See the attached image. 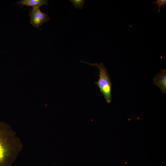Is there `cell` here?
Listing matches in <instances>:
<instances>
[{"instance_id": "obj_1", "label": "cell", "mask_w": 166, "mask_h": 166, "mask_svg": "<svg viewBox=\"0 0 166 166\" xmlns=\"http://www.w3.org/2000/svg\"><path fill=\"white\" fill-rule=\"evenodd\" d=\"M22 147L20 139L12 128L0 121V166H11Z\"/></svg>"}, {"instance_id": "obj_2", "label": "cell", "mask_w": 166, "mask_h": 166, "mask_svg": "<svg viewBox=\"0 0 166 166\" xmlns=\"http://www.w3.org/2000/svg\"><path fill=\"white\" fill-rule=\"evenodd\" d=\"M82 62L97 67L99 70V78L97 81L94 82L98 87L100 92L103 94L104 98L108 103L112 101L111 89L112 84L110 77L107 72V69L104 65L102 62L100 63H90L81 61Z\"/></svg>"}, {"instance_id": "obj_3", "label": "cell", "mask_w": 166, "mask_h": 166, "mask_svg": "<svg viewBox=\"0 0 166 166\" xmlns=\"http://www.w3.org/2000/svg\"><path fill=\"white\" fill-rule=\"evenodd\" d=\"M40 8L30 9L28 14L30 18V24L37 28L50 20V18L48 15L42 12Z\"/></svg>"}, {"instance_id": "obj_4", "label": "cell", "mask_w": 166, "mask_h": 166, "mask_svg": "<svg viewBox=\"0 0 166 166\" xmlns=\"http://www.w3.org/2000/svg\"><path fill=\"white\" fill-rule=\"evenodd\" d=\"M153 84L158 86L162 93H166V69H161L153 79Z\"/></svg>"}, {"instance_id": "obj_5", "label": "cell", "mask_w": 166, "mask_h": 166, "mask_svg": "<svg viewBox=\"0 0 166 166\" xmlns=\"http://www.w3.org/2000/svg\"><path fill=\"white\" fill-rule=\"evenodd\" d=\"M48 0H21L16 3L20 5L22 7L24 6H32L33 8L40 7L43 5H48Z\"/></svg>"}, {"instance_id": "obj_6", "label": "cell", "mask_w": 166, "mask_h": 166, "mask_svg": "<svg viewBox=\"0 0 166 166\" xmlns=\"http://www.w3.org/2000/svg\"><path fill=\"white\" fill-rule=\"evenodd\" d=\"M75 7L79 9H82L85 2L84 0H70Z\"/></svg>"}, {"instance_id": "obj_7", "label": "cell", "mask_w": 166, "mask_h": 166, "mask_svg": "<svg viewBox=\"0 0 166 166\" xmlns=\"http://www.w3.org/2000/svg\"><path fill=\"white\" fill-rule=\"evenodd\" d=\"M153 3L156 4L158 5L157 7L158 8V12L160 11V8L161 6H164L166 5V0H157L153 2Z\"/></svg>"}]
</instances>
